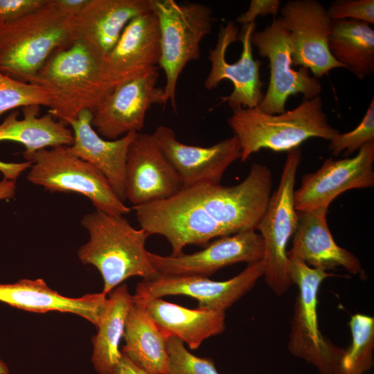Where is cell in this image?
<instances>
[{"instance_id":"cell-5","label":"cell","mask_w":374,"mask_h":374,"mask_svg":"<svg viewBox=\"0 0 374 374\" xmlns=\"http://www.w3.org/2000/svg\"><path fill=\"white\" fill-rule=\"evenodd\" d=\"M73 19L48 0L21 19L0 24V72L30 83L55 51L73 42Z\"/></svg>"},{"instance_id":"cell-27","label":"cell","mask_w":374,"mask_h":374,"mask_svg":"<svg viewBox=\"0 0 374 374\" xmlns=\"http://www.w3.org/2000/svg\"><path fill=\"white\" fill-rule=\"evenodd\" d=\"M105 310L91 339V361L98 374H110L118 364L122 353L119 349L125 323L133 303V295L127 284L118 285L108 294Z\"/></svg>"},{"instance_id":"cell-28","label":"cell","mask_w":374,"mask_h":374,"mask_svg":"<svg viewBox=\"0 0 374 374\" xmlns=\"http://www.w3.org/2000/svg\"><path fill=\"white\" fill-rule=\"evenodd\" d=\"M328 48L333 58L362 80L374 71V30L354 19L332 20Z\"/></svg>"},{"instance_id":"cell-30","label":"cell","mask_w":374,"mask_h":374,"mask_svg":"<svg viewBox=\"0 0 374 374\" xmlns=\"http://www.w3.org/2000/svg\"><path fill=\"white\" fill-rule=\"evenodd\" d=\"M52 99V95L45 89L0 72V116L18 107L32 105L49 107Z\"/></svg>"},{"instance_id":"cell-14","label":"cell","mask_w":374,"mask_h":374,"mask_svg":"<svg viewBox=\"0 0 374 374\" xmlns=\"http://www.w3.org/2000/svg\"><path fill=\"white\" fill-rule=\"evenodd\" d=\"M374 141L359 150L353 157L326 159L315 172L305 175L299 188L294 192L297 212L328 208L340 194L374 186Z\"/></svg>"},{"instance_id":"cell-3","label":"cell","mask_w":374,"mask_h":374,"mask_svg":"<svg viewBox=\"0 0 374 374\" xmlns=\"http://www.w3.org/2000/svg\"><path fill=\"white\" fill-rule=\"evenodd\" d=\"M104 60L73 41L55 51L30 83L52 95L48 112L66 125L79 113H92L112 90L103 70Z\"/></svg>"},{"instance_id":"cell-15","label":"cell","mask_w":374,"mask_h":374,"mask_svg":"<svg viewBox=\"0 0 374 374\" xmlns=\"http://www.w3.org/2000/svg\"><path fill=\"white\" fill-rule=\"evenodd\" d=\"M264 251L261 235L250 229L218 238L204 249L193 253L161 256L149 251L148 256L160 275L208 277L236 263L261 261Z\"/></svg>"},{"instance_id":"cell-7","label":"cell","mask_w":374,"mask_h":374,"mask_svg":"<svg viewBox=\"0 0 374 374\" xmlns=\"http://www.w3.org/2000/svg\"><path fill=\"white\" fill-rule=\"evenodd\" d=\"M152 10L160 30L159 68L166 75L164 98L177 112L178 78L186 64L200 56L201 42L212 29V10L199 3L180 4L174 0H152Z\"/></svg>"},{"instance_id":"cell-20","label":"cell","mask_w":374,"mask_h":374,"mask_svg":"<svg viewBox=\"0 0 374 374\" xmlns=\"http://www.w3.org/2000/svg\"><path fill=\"white\" fill-rule=\"evenodd\" d=\"M152 10V0H87L73 20V39L105 60L127 24Z\"/></svg>"},{"instance_id":"cell-13","label":"cell","mask_w":374,"mask_h":374,"mask_svg":"<svg viewBox=\"0 0 374 374\" xmlns=\"http://www.w3.org/2000/svg\"><path fill=\"white\" fill-rule=\"evenodd\" d=\"M158 69L116 84L93 112L91 125L102 136L117 139L144 127L147 111L165 105L163 88L157 87Z\"/></svg>"},{"instance_id":"cell-19","label":"cell","mask_w":374,"mask_h":374,"mask_svg":"<svg viewBox=\"0 0 374 374\" xmlns=\"http://www.w3.org/2000/svg\"><path fill=\"white\" fill-rule=\"evenodd\" d=\"M161 57L160 30L152 10L132 19L117 43L105 57L103 70L110 86L159 69Z\"/></svg>"},{"instance_id":"cell-23","label":"cell","mask_w":374,"mask_h":374,"mask_svg":"<svg viewBox=\"0 0 374 374\" xmlns=\"http://www.w3.org/2000/svg\"><path fill=\"white\" fill-rule=\"evenodd\" d=\"M0 301L29 312L73 313L97 327L105 308L107 295L100 292L71 298L51 289L42 278L21 279L14 283H0Z\"/></svg>"},{"instance_id":"cell-1","label":"cell","mask_w":374,"mask_h":374,"mask_svg":"<svg viewBox=\"0 0 374 374\" xmlns=\"http://www.w3.org/2000/svg\"><path fill=\"white\" fill-rule=\"evenodd\" d=\"M272 184L270 169L253 163L238 184L197 186L131 208L141 228L150 235L163 236L171 255L178 256L187 245L204 246L215 238L256 229L267 207Z\"/></svg>"},{"instance_id":"cell-32","label":"cell","mask_w":374,"mask_h":374,"mask_svg":"<svg viewBox=\"0 0 374 374\" xmlns=\"http://www.w3.org/2000/svg\"><path fill=\"white\" fill-rule=\"evenodd\" d=\"M374 141V98L359 125L353 130L339 133L330 141L328 150L334 156L349 157L364 145Z\"/></svg>"},{"instance_id":"cell-31","label":"cell","mask_w":374,"mask_h":374,"mask_svg":"<svg viewBox=\"0 0 374 374\" xmlns=\"http://www.w3.org/2000/svg\"><path fill=\"white\" fill-rule=\"evenodd\" d=\"M167 350L166 374H220L211 359L193 355L174 336L168 337Z\"/></svg>"},{"instance_id":"cell-17","label":"cell","mask_w":374,"mask_h":374,"mask_svg":"<svg viewBox=\"0 0 374 374\" xmlns=\"http://www.w3.org/2000/svg\"><path fill=\"white\" fill-rule=\"evenodd\" d=\"M263 276L262 262L248 264L234 277L222 281L208 277L159 275L151 280L139 283L136 290L152 297L184 295L198 301L201 310L226 312L249 292Z\"/></svg>"},{"instance_id":"cell-8","label":"cell","mask_w":374,"mask_h":374,"mask_svg":"<svg viewBox=\"0 0 374 374\" xmlns=\"http://www.w3.org/2000/svg\"><path fill=\"white\" fill-rule=\"evenodd\" d=\"M31 162L28 179L51 193H75L87 197L96 210L123 215L131 211L114 193L105 175L74 155L69 146L22 152Z\"/></svg>"},{"instance_id":"cell-22","label":"cell","mask_w":374,"mask_h":374,"mask_svg":"<svg viewBox=\"0 0 374 374\" xmlns=\"http://www.w3.org/2000/svg\"><path fill=\"white\" fill-rule=\"evenodd\" d=\"M93 113L80 112L69 125L73 143L69 146L76 157L98 169L107 178L118 197L126 199L125 165L128 147L136 133L127 134L117 139H103L91 125Z\"/></svg>"},{"instance_id":"cell-33","label":"cell","mask_w":374,"mask_h":374,"mask_svg":"<svg viewBox=\"0 0 374 374\" xmlns=\"http://www.w3.org/2000/svg\"><path fill=\"white\" fill-rule=\"evenodd\" d=\"M327 11L332 20L354 19L374 24L373 0H336Z\"/></svg>"},{"instance_id":"cell-40","label":"cell","mask_w":374,"mask_h":374,"mask_svg":"<svg viewBox=\"0 0 374 374\" xmlns=\"http://www.w3.org/2000/svg\"><path fill=\"white\" fill-rule=\"evenodd\" d=\"M9 369L6 364L0 359V374H9Z\"/></svg>"},{"instance_id":"cell-25","label":"cell","mask_w":374,"mask_h":374,"mask_svg":"<svg viewBox=\"0 0 374 374\" xmlns=\"http://www.w3.org/2000/svg\"><path fill=\"white\" fill-rule=\"evenodd\" d=\"M125 327L121 353L149 374H166L168 355L164 333L133 298Z\"/></svg>"},{"instance_id":"cell-9","label":"cell","mask_w":374,"mask_h":374,"mask_svg":"<svg viewBox=\"0 0 374 374\" xmlns=\"http://www.w3.org/2000/svg\"><path fill=\"white\" fill-rule=\"evenodd\" d=\"M301 159L299 147L287 152L278 188L271 195L256 228L264 241L262 276L276 296L285 294L294 285L289 269L287 245L298 224L294 188Z\"/></svg>"},{"instance_id":"cell-10","label":"cell","mask_w":374,"mask_h":374,"mask_svg":"<svg viewBox=\"0 0 374 374\" xmlns=\"http://www.w3.org/2000/svg\"><path fill=\"white\" fill-rule=\"evenodd\" d=\"M257 24H243L239 33L234 22L222 26L215 47L209 51L211 68L204 87L211 90L224 80H230L233 86L231 93L221 97L232 110L255 108L263 98V82L260 75L261 62L253 58L251 36Z\"/></svg>"},{"instance_id":"cell-26","label":"cell","mask_w":374,"mask_h":374,"mask_svg":"<svg viewBox=\"0 0 374 374\" xmlns=\"http://www.w3.org/2000/svg\"><path fill=\"white\" fill-rule=\"evenodd\" d=\"M38 105L22 108L23 118L18 119V111L10 113L0 124V142L4 141L21 143L24 152H33L48 147L71 146L73 134L62 122L48 112L39 116Z\"/></svg>"},{"instance_id":"cell-24","label":"cell","mask_w":374,"mask_h":374,"mask_svg":"<svg viewBox=\"0 0 374 374\" xmlns=\"http://www.w3.org/2000/svg\"><path fill=\"white\" fill-rule=\"evenodd\" d=\"M133 298L166 337L174 336L193 350L226 328L225 312L190 309L137 290Z\"/></svg>"},{"instance_id":"cell-12","label":"cell","mask_w":374,"mask_h":374,"mask_svg":"<svg viewBox=\"0 0 374 374\" xmlns=\"http://www.w3.org/2000/svg\"><path fill=\"white\" fill-rule=\"evenodd\" d=\"M280 13L290 34L293 65L308 69L317 78L335 68H344L330 53L332 20L322 3L316 0H290Z\"/></svg>"},{"instance_id":"cell-35","label":"cell","mask_w":374,"mask_h":374,"mask_svg":"<svg viewBox=\"0 0 374 374\" xmlns=\"http://www.w3.org/2000/svg\"><path fill=\"white\" fill-rule=\"evenodd\" d=\"M280 6L279 0H251L247 10L238 17L237 21L243 25L255 22L258 16H276Z\"/></svg>"},{"instance_id":"cell-6","label":"cell","mask_w":374,"mask_h":374,"mask_svg":"<svg viewBox=\"0 0 374 374\" xmlns=\"http://www.w3.org/2000/svg\"><path fill=\"white\" fill-rule=\"evenodd\" d=\"M289 269L298 294L290 320L289 352L312 365L319 374H339L345 349L323 336L319 329L318 292L324 280L335 274L289 258Z\"/></svg>"},{"instance_id":"cell-36","label":"cell","mask_w":374,"mask_h":374,"mask_svg":"<svg viewBox=\"0 0 374 374\" xmlns=\"http://www.w3.org/2000/svg\"><path fill=\"white\" fill-rule=\"evenodd\" d=\"M27 168L28 164L26 162L6 163L0 161V172L4 178L14 181Z\"/></svg>"},{"instance_id":"cell-18","label":"cell","mask_w":374,"mask_h":374,"mask_svg":"<svg viewBox=\"0 0 374 374\" xmlns=\"http://www.w3.org/2000/svg\"><path fill=\"white\" fill-rule=\"evenodd\" d=\"M126 199L133 206L170 198L181 189L179 177L153 135L136 132L126 157Z\"/></svg>"},{"instance_id":"cell-29","label":"cell","mask_w":374,"mask_h":374,"mask_svg":"<svg viewBox=\"0 0 374 374\" xmlns=\"http://www.w3.org/2000/svg\"><path fill=\"white\" fill-rule=\"evenodd\" d=\"M348 326L352 341L341 359L339 374H365L373 366L374 317L356 313Z\"/></svg>"},{"instance_id":"cell-34","label":"cell","mask_w":374,"mask_h":374,"mask_svg":"<svg viewBox=\"0 0 374 374\" xmlns=\"http://www.w3.org/2000/svg\"><path fill=\"white\" fill-rule=\"evenodd\" d=\"M48 0H0V24L21 19L43 7Z\"/></svg>"},{"instance_id":"cell-37","label":"cell","mask_w":374,"mask_h":374,"mask_svg":"<svg viewBox=\"0 0 374 374\" xmlns=\"http://www.w3.org/2000/svg\"><path fill=\"white\" fill-rule=\"evenodd\" d=\"M110 374H149L143 369L133 363L125 355L122 357L113 371Z\"/></svg>"},{"instance_id":"cell-4","label":"cell","mask_w":374,"mask_h":374,"mask_svg":"<svg viewBox=\"0 0 374 374\" xmlns=\"http://www.w3.org/2000/svg\"><path fill=\"white\" fill-rule=\"evenodd\" d=\"M227 123L239 141L241 162L262 149L288 152L309 139L330 141L340 133L328 122L320 96L279 114H265L258 107L235 109Z\"/></svg>"},{"instance_id":"cell-2","label":"cell","mask_w":374,"mask_h":374,"mask_svg":"<svg viewBox=\"0 0 374 374\" xmlns=\"http://www.w3.org/2000/svg\"><path fill=\"white\" fill-rule=\"evenodd\" d=\"M81 224L89 239L79 248L78 256L82 264L91 265L99 271L103 294L107 295L130 277L151 280L160 275L145 249L150 235L141 228H134L123 215L96 210L85 215Z\"/></svg>"},{"instance_id":"cell-16","label":"cell","mask_w":374,"mask_h":374,"mask_svg":"<svg viewBox=\"0 0 374 374\" xmlns=\"http://www.w3.org/2000/svg\"><path fill=\"white\" fill-rule=\"evenodd\" d=\"M152 135L177 172L182 189L220 184L229 166L241 157L240 145L235 135L208 147L183 143L165 125L159 126Z\"/></svg>"},{"instance_id":"cell-21","label":"cell","mask_w":374,"mask_h":374,"mask_svg":"<svg viewBox=\"0 0 374 374\" xmlns=\"http://www.w3.org/2000/svg\"><path fill=\"white\" fill-rule=\"evenodd\" d=\"M328 208L298 212L288 258L296 259L312 268L328 271L344 268L353 275L365 276L359 259L335 241L327 221Z\"/></svg>"},{"instance_id":"cell-39","label":"cell","mask_w":374,"mask_h":374,"mask_svg":"<svg viewBox=\"0 0 374 374\" xmlns=\"http://www.w3.org/2000/svg\"><path fill=\"white\" fill-rule=\"evenodd\" d=\"M15 181L3 178L0 182V200L12 197L15 195Z\"/></svg>"},{"instance_id":"cell-38","label":"cell","mask_w":374,"mask_h":374,"mask_svg":"<svg viewBox=\"0 0 374 374\" xmlns=\"http://www.w3.org/2000/svg\"><path fill=\"white\" fill-rule=\"evenodd\" d=\"M57 6L66 14L75 17L82 10L87 0H55Z\"/></svg>"},{"instance_id":"cell-11","label":"cell","mask_w":374,"mask_h":374,"mask_svg":"<svg viewBox=\"0 0 374 374\" xmlns=\"http://www.w3.org/2000/svg\"><path fill=\"white\" fill-rule=\"evenodd\" d=\"M252 46L258 54L269 60L270 70L267 91L258 109L268 114L285 112V104L292 95L301 93L304 100L320 96L322 87L318 78L310 75L309 70L292 68V46L289 30L280 17L262 30L251 36Z\"/></svg>"}]
</instances>
